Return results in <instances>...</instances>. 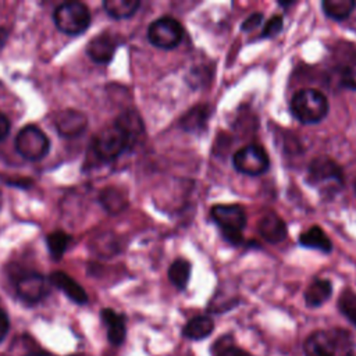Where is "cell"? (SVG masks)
Masks as SVG:
<instances>
[{
  "label": "cell",
  "instance_id": "d6a6232c",
  "mask_svg": "<svg viewBox=\"0 0 356 356\" xmlns=\"http://www.w3.org/2000/svg\"><path fill=\"white\" fill-rule=\"evenodd\" d=\"M7 38H8V32L3 26H0V47L6 43Z\"/></svg>",
  "mask_w": 356,
  "mask_h": 356
},
{
  "label": "cell",
  "instance_id": "4316f807",
  "mask_svg": "<svg viewBox=\"0 0 356 356\" xmlns=\"http://www.w3.org/2000/svg\"><path fill=\"white\" fill-rule=\"evenodd\" d=\"M341 83L356 90V54L350 56L341 68Z\"/></svg>",
  "mask_w": 356,
  "mask_h": 356
},
{
  "label": "cell",
  "instance_id": "5b68a950",
  "mask_svg": "<svg viewBox=\"0 0 356 356\" xmlns=\"http://www.w3.org/2000/svg\"><path fill=\"white\" fill-rule=\"evenodd\" d=\"M93 152L102 161H113L118 159L132 145L124 129L114 121L104 127L93 139Z\"/></svg>",
  "mask_w": 356,
  "mask_h": 356
},
{
  "label": "cell",
  "instance_id": "1f68e13d",
  "mask_svg": "<svg viewBox=\"0 0 356 356\" xmlns=\"http://www.w3.org/2000/svg\"><path fill=\"white\" fill-rule=\"evenodd\" d=\"M8 328H10V321H8V317L7 314L0 310V342L4 339V337L7 335L8 332Z\"/></svg>",
  "mask_w": 356,
  "mask_h": 356
},
{
  "label": "cell",
  "instance_id": "f546056e",
  "mask_svg": "<svg viewBox=\"0 0 356 356\" xmlns=\"http://www.w3.org/2000/svg\"><path fill=\"white\" fill-rule=\"evenodd\" d=\"M216 356H252L250 353H248L246 350L232 346V345H227L225 348H220L217 350Z\"/></svg>",
  "mask_w": 356,
  "mask_h": 356
},
{
  "label": "cell",
  "instance_id": "7a4b0ae2",
  "mask_svg": "<svg viewBox=\"0 0 356 356\" xmlns=\"http://www.w3.org/2000/svg\"><path fill=\"white\" fill-rule=\"evenodd\" d=\"M291 111L302 124H317L328 114V100L317 89H300L292 96Z\"/></svg>",
  "mask_w": 356,
  "mask_h": 356
},
{
  "label": "cell",
  "instance_id": "2e32d148",
  "mask_svg": "<svg viewBox=\"0 0 356 356\" xmlns=\"http://www.w3.org/2000/svg\"><path fill=\"white\" fill-rule=\"evenodd\" d=\"M115 122L124 129V132L127 134V136L129 138V142L131 145L134 146L139 138L145 134V125H143V121L140 118V115L134 111V110H127L124 113H121Z\"/></svg>",
  "mask_w": 356,
  "mask_h": 356
},
{
  "label": "cell",
  "instance_id": "5bb4252c",
  "mask_svg": "<svg viewBox=\"0 0 356 356\" xmlns=\"http://www.w3.org/2000/svg\"><path fill=\"white\" fill-rule=\"evenodd\" d=\"M51 285L57 286L65 296H68L72 302L78 305H83L88 302V295L85 289L68 274L63 271H53L49 277Z\"/></svg>",
  "mask_w": 356,
  "mask_h": 356
},
{
  "label": "cell",
  "instance_id": "e0dca14e",
  "mask_svg": "<svg viewBox=\"0 0 356 356\" xmlns=\"http://www.w3.org/2000/svg\"><path fill=\"white\" fill-rule=\"evenodd\" d=\"M299 243L305 248L317 249L323 253H330L332 250L331 239L325 235L323 228L318 225H313L307 231L302 232L299 236Z\"/></svg>",
  "mask_w": 356,
  "mask_h": 356
},
{
  "label": "cell",
  "instance_id": "484cf974",
  "mask_svg": "<svg viewBox=\"0 0 356 356\" xmlns=\"http://www.w3.org/2000/svg\"><path fill=\"white\" fill-rule=\"evenodd\" d=\"M206 120H207V107L197 106L189 110V113L182 118L181 125L186 131H196L204 125Z\"/></svg>",
  "mask_w": 356,
  "mask_h": 356
},
{
  "label": "cell",
  "instance_id": "277c9868",
  "mask_svg": "<svg viewBox=\"0 0 356 356\" xmlns=\"http://www.w3.org/2000/svg\"><path fill=\"white\" fill-rule=\"evenodd\" d=\"M90 11L81 1H65L53 13V21L58 31L75 36L83 33L90 25Z\"/></svg>",
  "mask_w": 356,
  "mask_h": 356
},
{
  "label": "cell",
  "instance_id": "3957f363",
  "mask_svg": "<svg viewBox=\"0 0 356 356\" xmlns=\"http://www.w3.org/2000/svg\"><path fill=\"white\" fill-rule=\"evenodd\" d=\"M211 218L220 227L222 236L232 245H241L243 241L242 229L246 225L245 209L239 204H214Z\"/></svg>",
  "mask_w": 356,
  "mask_h": 356
},
{
  "label": "cell",
  "instance_id": "ba28073f",
  "mask_svg": "<svg viewBox=\"0 0 356 356\" xmlns=\"http://www.w3.org/2000/svg\"><path fill=\"white\" fill-rule=\"evenodd\" d=\"M236 171L245 175H261L270 167V159L266 149L260 145H246L235 152L232 157Z\"/></svg>",
  "mask_w": 356,
  "mask_h": 356
},
{
  "label": "cell",
  "instance_id": "44dd1931",
  "mask_svg": "<svg viewBox=\"0 0 356 356\" xmlns=\"http://www.w3.org/2000/svg\"><path fill=\"white\" fill-rule=\"evenodd\" d=\"M140 1L139 0H106L103 1L104 11L115 18V19H124L132 17L136 10L139 8Z\"/></svg>",
  "mask_w": 356,
  "mask_h": 356
},
{
  "label": "cell",
  "instance_id": "d4e9b609",
  "mask_svg": "<svg viewBox=\"0 0 356 356\" xmlns=\"http://www.w3.org/2000/svg\"><path fill=\"white\" fill-rule=\"evenodd\" d=\"M339 312L356 327V293L350 289H345L338 299Z\"/></svg>",
  "mask_w": 356,
  "mask_h": 356
},
{
  "label": "cell",
  "instance_id": "d6986e66",
  "mask_svg": "<svg viewBox=\"0 0 356 356\" xmlns=\"http://www.w3.org/2000/svg\"><path fill=\"white\" fill-rule=\"evenodd\" d=\"M99 202L102 207L110 214H118L124 211L128 206L127 195L121 189L114 186L104 188L99 195Z\"/></svg>",
  "mask_w": 356,
  "mask_h": 356
},
{
  "label": "cell",
  "instance_id": "4dcf8cb0",
  "mask_svg": "<svg viewBox=\"0 0 356 356\" xmlns=\"http://www.w3.org/2000/svg\"><path fill=\"white\" fill-rule=\"evenodd\" d=\"M10 120L3 114L0 113V142L4 140L10 132Z\"/></svg>",
  "mask_w": 356,
  "mask_h": 356
},
{
  "label": "cell",
  "instance_id": "9c48e42d",
  "mask_svg": "<svg viewBox=\"0 0 356 356\" xmlns=\"http://www.w3.org/2000/svg\"><path fill=\"white\" fill-rule=\"evenodd\" d=\"M49 288L50 281L39 273H25L15 282L18 296L26 303L40 302L49 293Z\"/></svg>",
  "mask_w": 356,
  "mask_h": 356
},
{
  "label": "cell",
  "instance_id": "8fae6325",
  "mask_svg": "<svg viewBox=\"0 0 356 356\" xmlns=\"http://www.w3.org/2000/svg\"><path fill=\"white\" fill-rule=\"evenodd\" d=\"M54 127L63 138H76L88 127V117L85 113L74 108L63 110L54 117Z\"/></svg>",
  "mask_w": 356,
  "mask_h": 356
},
{
  "label": "cell",
  "instance_id": "ac0fdd59",
  "mask_svg": "<svg viewBox=\"0 0 356 356\" xmlns=\"http://www.w3.org/2000/svg\"><path fill=\"white\" fill-rule=\"evenodd\" d=\"M332 285L328 280L316 278L305 291V302L309 307H318L330 299Z\"/></svg>",
  "mask_w": 356,
  "mask_h": 356
},
{
  "label": "cell",
  "instance_id": "6da1fadb",
  "mask_svg": "<svg viewBox=\"0 0 356 356\" xmlns=\"http://www.w3.org/2000/svg\"><path fill=\"white\" fill-rule=\"evenodd\" d=\"M307 182L328 197L341 191L343 172L339 164L328 156H318L307 165Z\"/></svg>",
  "mask_w": 356,
  "mask_h": 356
},
{
  "label": "cell",
  "instance_id": "7c38bea8",
  "mask_svg": "<svg viewBox=\"0 0 356 356\" xmlns=\"http://www.w3.org/2000/svg\"><path fill=\"white\" fill-rule=\"evenodd\" d=\"M257 231L261 235V238L270 243L282 242L288 234L285 221L275 211H267L259 220Z\"/></svg>",
  "mask_w": 356,
  "mask_h": 356
},
{
  "label": "cell",
  "instance_id": "cb8c5ba5",
  "mask_svg": "<svg viewBox=\"0 0 356 356\" xmlns=\"http://www.w3.org/2000/svg\"><path fill=\"white\" fill-rule=\"evenodd\" d=\"M46 242H47V248H49L53 259L58 260L67 250V248L71 242V236L68 234H65L64 231L58 229V231L50 232L46 238Z\"/></svg>",
  "mask_w": 356,
  "mask_h": 356
},
{
  "label": "cell",
  "instance_id": "ffe728a7",
  "mask_svg": "<svg viewBox=\"0 0 356 356\" xmlns=\"http://www.w3.org/2000/svg\"><path fill=\"white\" fill-rule=\"evenodd\" d=\"M213 328L214 321L209 316H196L185 324L182 334L189 339L199 341L209 337L213 332Z\"/></svg>",
  "mask_w": 356,
  "mask_h": 356
},
{
  "label": "cell",
  "instance_id": "603a6c76",
  "mask_svg": "<svg viewBox=\"0 0 356 356\" xmlns=\"http://www.w3.org/2000/svg\"><path fill=\"white\" fill-rule=\"evenodd\" d=\"M192 266L185 259H177L172 261V264L168 268V278L174 286L178 289H185L189 278H191Z\"/></svg>",
  "mask_w": 356,
  "mask_h": 356
},
{
  "label": "cell",
  "instance_id": "9a60e30c",
  "mask_svg": "<svg viewBox=\"0 0 356 356\" xmlns=\"http://www.w3.org/2000/svg\"><path fill=\"white\" fill-rule=\"evenodd\" d=\"M102 318L107 327V337L113 345H120L125 339V320L124 316L115 313L113 309H103Z\"/></svg>",
  "mask_w": 356,
  "mask_h": 356
},
{
  "label": "cell",
  "instance_id": "8992f818",
  "mask_svg": "<svg viewBox=\"0 0 356 356\" xmlns=\"http://www.w3.org/2000/svg\"><path fill=\"white\" fill-rule=\"evenodd\" d=\"M15 150L29 161L44 159L50 150V139L36 125H25L15 136Z\"/></svg>",
  "mask_w": 356,
  "mask_h": 356
},
{
  "label": "cell",
  "instance_id": "52a82bcc",
  "mask_svg": "<svg viewBox=\"0 0 356 356\" xmlns=\"http://www.w3.org/2000/svg\"><path fill=\"white\" fill-rule=\"evenodd\" d=\"M184 36L181 24L172 17H160L154 19L147 28L149 42L160 49L177 47Z\"/></svg>",
  "mask_w": 356,
  "mask_h": 356
},
{
  "label": "cell",
  "instance_id": "e575fe53",
  "mask_svg": "<svg viewBox=\"0 0 356 356\" xmlns=\"http://www.w3.org/2000/svg\"><path fill=\"white\" fill-rule=\"evenodd\" d=\"M36 356H51V355H49V353H38Z\"/></svg>",
  "mask_w": 356,
  "mask_h": 356
},
{
  "label": "cell",
  "instance_id": "d590c367",
  "mask_svg": "<svg viewBox=\"0 0 356 356\" xmlns=\"http://www.w3.org/2000/svg\"><path fill=\"white\" fill-rule=\"evenodd\" d=\"M355 189H356V182H355Z\"/></svg>",
  "mask_w": 356,
  "mask_h": 356
},
{
  "label": "cell",
  "instance_id": "30bf717a",
  "mask_svg": "<svg viewBox=\"0 0 356 356\" xmlns=\"http://www.w3.org/2000/svg\"><path fill=\"white\" fill-rule=\"evenodd\" d=\"M342 334V331L325 330L312 332L303 343L305 356H334Z\"/></svg>",
  "mask_w": 356,
  "mask_h": 356
},
{
  "label": "cell",
  "instance_id": "f1b7e54d",
  "mask_svg": "<svg viewBox=\"0 0 356 356\" xmlns=\"http://www.w3.org/2000/svg\"><path fill=\"white\" fill-rule=\"evenodd\" d=\"M261 22H263V14L261 13H253L242 22V31H252L256 26H259Z\"/></svg>",
  "mask_w": 356,
  "mask_h": 356
},
{
  "label": "cell",
  "instance_id": "83f0119b",
  "mask_svg": "<svg viewBox=\"0 0 356 356\" xmlns=\"http://www.w3.org/2000/svg\"><path fill=\"white\" fill-rule=\"evenodd\" d=\"M282 29V17L281 15H273L264 25L261 36L263 38H270V36H275L281 32Z\"/></svg>",
  "mask_w": 356,
  "mask_h": 356
},
{
  "label": "cell",
  "instance_id": "4fadbf2b",
  "mask_svg": "<svg viewBox=\"0 0 356 356\" xmlns=\"http://www.w3.org/2000/svg\"><path fill=\"white\" fill-rule=\"evenodd\" d=\"M115 49V39L108 33H100L89 40L86 46V53L95 63L106 64L113 60Z\"/></svg>",
  "mask_w": 356,
  "mask_h": 356
},
{
  "label": "cell",
  "instance_id": "7402d4cb",
  "mask_svg": "<svg viewBox=\"0 0 356 356\" xmlns=\"http://www.w3.org/2000/svg\"><path fill=\"white\" fill-rule=\"evenodd\" d=\"M321 7L327 17L335 21H342L352 14V11L356 7V1L355 0H323Z\"/></svg>",
  "mask_w": 356,
  "mask_h": 356
},
{
  "label": "cell",
  "instance_id": "836d02e7",
  "mask_svg": "<svg viewBox=\"0 0 356 356\" xmlns=\"http://www.w3.org/2000/svg\"><path fill=\"white\" fill-rule=\"evenodd\" d=\"M346 356H356V345H352V346L346 350Z\"/></svg>",
  "mask_w": 356,
  "mask_h": 356
}]
</instances>
